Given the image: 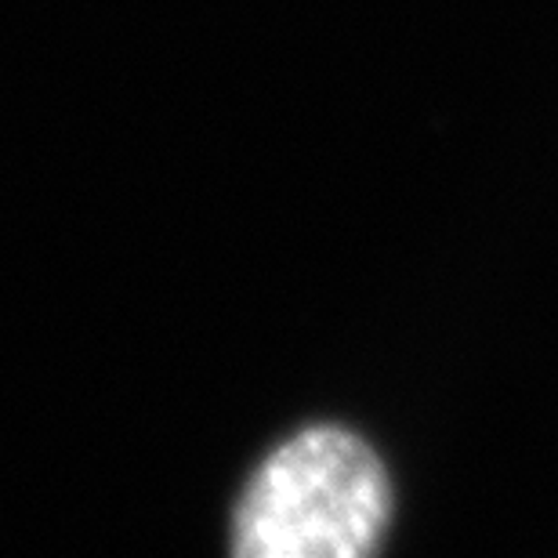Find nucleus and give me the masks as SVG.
Listing matches in <instances>:
<instances>
[{
	"label": "nucleus",
	"instance_id": "1",
	"mask_svg": "<svg viewBox=\"0 0 558 558\" xmlns=\"http://www.w3.org/2000/svg\"><path fill=\"white\" fill-rule=\"evenodd\" d=\"M392 522V483L374 446L341 424H308L254 468L232 508L240 558H366Z\"/></svg>",
	"mask_w": 558,
	"mask_h": 558
}]
</instances>
